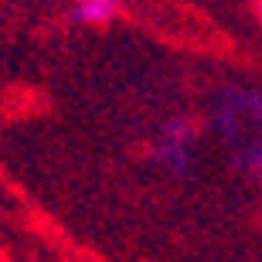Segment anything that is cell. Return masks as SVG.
Returning <instances> with one entry per match:
<instances>
[{"label":"cell","mask_w":262,"mask_h":262,"mask_svg":"<svg viewBox=\"0 0 262 262\" xmlns=\"http://www.w3.org/2000/svg\"><path fill=\"white\" fill-rule=\"evenodd\" d=\"M194 143H198V126L191 123V119H170L164 129H160V136H157L154 143V160L160 167H164L167 174H187L191 170V164H194Z\"/></svg>","instance_id":"6da1fadb"},{"label":"cell","mask_w":262,"mask_h":262,"mask_svg":"<svg viewBox=\"0 0 262 262\" xmlns=\"http://www.w3.org/2000/svg\"><path fill=\"white\" fill-rule=\"evenodd\" d=\"M214 123L225 136L238 140L242 126H255L262 133V89H232L218 99Z\"/></svg>","instance_id":"7a4b0ae2"},{"label":"cell","mask_w":262,"mask_h":262,"mask_svg":"<svg viewBox=\"0 0 262 262\" xmlns=\"http://www.w3.org/2000/svg\"><path fill=\"white\" fill-rule=\"evenodd\" d=\"M123 0H75V17L85 24H106L116 17Z\"/></svg>","instance_id":"3957f363"},{"label":"cell","mask_w":262,"mask_h":262,"mask_svg":"<svg viewBox=\"0 0 262 262\" xmlns=\"http://www.w3.org/2000/svg\"><path fill=\"white\" fill-rule=\"evenodd\" d=\"M235 170L245 177V181H255L262 184V140L255 143H245L238 154H235Z\"/></svg>","instance_id":"277c9868"},{"label":"cell","mask_w":262,"mask_h":262,"mask_svg":"<svg viewBox=\"0 0 262 262\" xmlns=\"http://www.w3.org/2000/svg\"><path fill=\"white\" fill-rule=\"evenodd\" d=\"M259 20H262V0H259Z\"/></svg>","instance_id":"5b68a950"}]
</instances>
